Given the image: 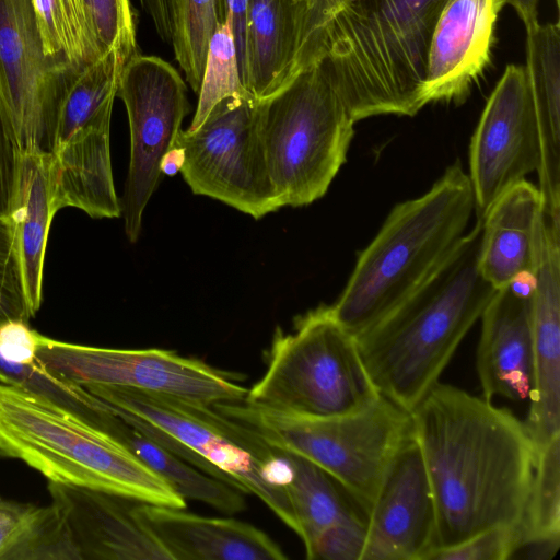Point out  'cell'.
I'll use <instances>...</instances> for the list:
<instances>
[{
    "mask_svg": "<svg viewBox=\"0 0 560 560\" xmlns=\"http://www.w3.org/2000/svg\"><path fill=\"white\" fill-rule=\"evenodd\" d=\"M411 418L434 501L433 550L520 524L537 460L525 422L506 408L439 382Z\"/></svg>",
    "mask_w": 560,
    "mask_h": 560,
    "instance_id": "obj_1",
    "label": "cell"
},
{
    "mask_svg": "<svg viewBox=\"0 0 560 560\" xmlns=\"http://www.w3.org/2000/svg\"><path fill=\"white\" fill-rule=\"evenodd\" d=\"M482 221L428 278L385 315L354 335L377 392L412 411L480 319L497 289L479 271Z\"/></svg>",
    "mask_w": 560,
    "mask_h": 560,
    "instance_id": "obj_2",
    "label": "cell"
},
{
    "mask_svg": "<svg viewBox=\"0 0 560 560\" xmlns=\"http://www.w3.org/2000/svg\"><path fill=\"white\" fill-rule=\"evenodd\" d=\"M446 1L348 0L327 25L318 58L355 122L424 107L428 51Z\"/></svg>",
    "mask_w": 560,
    "mask_h": 560,
    "instance_id": "obj_3",
    "label": "cell"
},
{
    "mask_svg": "<svg viewBox=\"0 0 560 560\" xmlns=\"http://www.w3.org/2000/svg\"><path fill=\"white\" fill-rule=\"evenodd\" d=\"M474 211L472 187L458 162L425 194L397 203L330 305L336 319L357 335L385 315L448 256Z\"/></svg>",
    "mask_w": 560,
    "mask_h": 560,
    "instance_id": "obj_4",
    "label": "cell"
},
{
    "mask_svg": "<svg viewBox=\"0 0 560 560\" xmlns=\"http://www.w3.org/2000/svg\"><path fill=\"white\" fill-rule=\"evenodd\" d=\"M0 456L25 463L48 482L186 508V500L166 480L110 435L48 400L3 383Z\"/></svg>",
    "mask_w": 560,
    "mask_h": 560,
    "instance_id": "obj_5",
    "label": "cell"
},
{
    "mask_svg": "<svg viewBox=\"0 0 560 560\" xmlns=\"http://www.w3.org/2000/svg\"><path fill=\"white\" fill-rule=\"evenodd\" d=\"M212 406L268 444L325 470L366 516L397 453L413 435L411 412L383 395L357 412L335 417L299 415L245 400Z\"/></svg>",
    "mask_w": 560,
    "mask_h": 560,
    "instance_id": "obj_6",
    "label": "cell"
},
{
    "mask_svg": "<svg viewBox=\"0 0 560 560\" xmlns=\"http://www.w3.org/2000/svg\"><path fill=\"white\" fill-rule=\"evenodd\" d=\"M355 120L316 59L257 101V127L282 207L322 198L346 161Z\"/></svg>",
    "mask_w": 560,
    "mask_h": 560,
    "instance_id": "obj_7",
    "label": "cell"
},
{
    "mask_svg": "<svg viewBox=\"0 0 560 560\" xmlns=\"http://www.w3.org/2000/svg\"><path fill=\"white\" fill-rule=\"evenodd\" d=\"M112 407L166 434L218 469L238 491L253 494L291 530L299 524L290 498L291 453L211 405L119 386H88Z\"/></svg>",
    "mask_w": 560,
    "mask_h": 560,
    "instance_id": "obj_8",
    "label": "cell"
},
{
    "mask_svg": "<svg viewBox=\"0 0 560 560\" xmlns=\"http://www.w3.org/2000/svg\"><path fill=\"white\" fill-rule=\"evenodd\" d=\"M262 376L245 401L271 409L335 417L357 412L381 394L355 337L320 305L298 317L292 331H275Z\"/></svg>",
    "mask_w": 560,
    "mask_h": 560,
    "instance_id": "obj_9",
    "label": "cell"
},
{
    "mask_svg": "<svg viewBox=\"0 0 560 560\" xmlns=\"http://www.w3.org/2000/svg\"><path fill=\"white\" fill-rule=\"evenodd\" d=\"M257 101L249 93L223 98L199 127L180 130L173 147L194 194L254 219L282 208L258 133Z\"/></svg>",
    "mask_w": 560,
    "mask_h": 560,
    "instance_id": "obj_10",
    "label": "cell"
},
{
    "mask_svg": "<svg viewBox=\"0 0 560 560\" xmlns=\"http://www.w3.org/2000/svg\"><path fill=\"white\" fill-rule=\"evenodd\" d=\"M36 357L48 371L82 387H127L211 406L242 401L248 390L240 374L164 349L98 348L38 332Z\"/></svg>",
    "mask_w": 560,
    "mask_h": 560,
    "instance_id": "obj_11",
    "label": "cell"
},
{
    "mask_svg": "<svg viewBox=\"0 0 560 560\" xmlns=\"http://www.w3.org/2000/svg\"><path fill=\"white\" fill-rule=\"evenodd\" d=\"M79 73L47 55L32 0H0V117L21 152H50Z\"/></svg>",
    "mask_w": 560,
    "mask_h": 560,
    "instance_id": "obj_12",
    "label": "cell"
},
{
    "mask_svg": "<svg viewBox=\"0 0 560 560\" xmlns=\"http://www.w3.org/2000/svg\"><path fill=\"white\" fill-rule=\"evenodd\" d=\"M116 96L126 107L130 129L129 168L120 205L126 235L133 243L163 174V160L190 106L178 71L160 57L140 52L124 66Z\"/></svg>",
    "mask_w": 560,
    "mask_h": 560,
    "instance_id": "obj_13",
    "label": "cell"
},
{
    "mask_svg": "<svg viewBox=\"0 0 560 560\" xmlns=\"http://www.w3.org/2000/svg\"><path fill=\"white\" fill-rule=\"evenodd\" d=\"M539 133L524 66L508 65L487 100L469 147L478 218L514 184L538 170Z\"/></svg>",
    "mask_w": 560,
    "mask_h": 560,
    "instance_id": "obj_14",
    "label": "cell"
},
{
    "mask_svg": "<svg viewBox=\"0 0 560 560\" xmlns=\"http://www.w3.org/2000/svg\"><path fill=\"white\" fill-rule=\"evenodd\" d=\"M434 548V501L412 435L397 453L369 510L361 560H425Z\"/></svg>",
    "mask_w": 560,
    "mask_h": 560,
    "instance_id": "obj_15",
    "label": "cell"
},
{
    "mask_svg": "<svg viewBox=\"0 0 560 560\" xmlns=\"http://www.w3.org/2000/svg\"><path fill=\"white\" fill-rule=\"evenodd\" d=\"M113 107L91 116L61 112L47 154L48 186L55 213L71 207L94 219L118 218L110 159Z\"/></svg>",
    "mask_w": 560,
    "mask_h": 560,
    "instance_id": "obj_16",
    "label": "cell"
},
{
    "mask_svg": "<svg viewBox=\"0 0 560 560\" xmlns=\"http://www.w3.org/2000/svg\"><path fill=\"white\" fill-rule=\"evenodd\" d=\"M533 381L525 425L537 452L560 435V224L542 214L532 292Z\"/></svg>",
    "mask_w": 560,
    "mask_h": 560,
    "instance_id": "obj_17",
    "label": "cell"
},
{
    "mask_svg": "<svg viewBox=\"0 0 560 560\" xmlns=\"http://www.w3.org/2000/svg\"><path fill=\"white\" fill-rule=\"evenodd\" d=\"M504 0H447L428 51L422 102H463L490 62Z\"/></svg>",
    "mask_w": 560,
    "mask_h": 560,
    "instance_id": "obj_18",
    "label": "cell"
},
{
    "mask_svg": "<svg viewBox=\"0 0 560 560\" xmlns=\"http://www.w3.org/2000/svg\"><path fill=\"white\" fill-rule=\"evenodd\" d=\"M81 560H170L133 514L138 501L101 490L48 482Z\"/></svg>",
    "mask_w": 560,
    "mask_h": 560,
    "instance_id": "obj_19",
    "label": "cell"
},
{
    "mask_svg": "<svg viewBox=\"0 0 560 560\" xmlns=\"http://www.w3.org/2000/svg\"><path fill=\"white\" fill-rule=\"evenodd\" d=\"M133 514L170 560H284L265 532L235 518L208 517L184 509L137 502Z\"/></svg>",
    "mask_w": 560,
    "mask_h": 560,
    "instance_id": "obj_20",
    "label": "cell"
},
{
    "mask_svg": "<svg viewBox=\"0 0 560 560\" xmlns=\"http://www.w3.org/2000/svg\"><path fill=\"white\" fill-rule=\"evenodd\" d=\"M533 292V291H532ZM532 292L497 289L480 319L476 369L482 398L529 397L533 381Z\"/></svg>",
    "mask_w": 560,
    "mask_h": 560,
    "instance_id": "obj_21",
    "label": "cell"
},
{
    "mask_svg": "<svg viewBox=\"0 0 560 560\" xmlns=\"http://www.w3.org/2000/svg\"><path fill=\"white\" fill-rule=\"evenodd\" d=\"M542 213L538 187L523 179L502 192L481 217L479 271L494 289L534 273Z\"/></svg>",
    "mask_w": 560,
    "mask_h": 560,
    "instance_id": "obj_22",
    "label": "cell"
},
{
    "mask_svg": "<svg viewBox=\"0 0 560 560\" xmlns=\"http://www.w3.org/2000/svg\"><path fill=\"white\" fill-rule=\"evenodd\" d=\"M525 30L524 68L540 144L538 189L546 214L560 220V24L537 22Z\"/></svg>",
    "mask_w": 560,
    "mask_h": 560,
    "instance_id": "obj_23",
    "label": "cell"
},
{
    "mask_svg": "<svg viewBox=\"0 0 560 560\" xmlns=\"http://www.w3.org/2000/svg\"><path fill=\"white\" fill-rule=\"evenodd\" d=\"M55 214L48 186L47 153L21 152L19 180L9 220L32 317L42 304L47 237Z\"/></svg>",
    "mask_w": 560,
    "mask_h": 560,
    "instance_id": "obj_24",
    "label": "cell"
},
{
    "mask_svg": "<svg viewBox=\"0 0 560 560\" xmlns=\"http://www.w3.org/2000/svg\"><path fill=\"white\" fill-rule=\"evenodd\" d=\"M295 0H250L243 85L256 100L277 91L291 75L298 35Z\"/></svg>",
    "mask_w": 560,
    "mask_h": 560,
    "instance_id": "obj_25",
    "label": "cell"
},
{
    "mask_svg": "<svg viewBox=\"0 0 560 560\" xmlns=\"http://www.w3.org/2000/svg\"><path fill=\"white\" fill-rule=\"evenodd\" d=\"M292 455L294 477L290 497L299 524L298 536L306 553L324 529L342 518L366 513L325 470L305 458Z\"/></svg>",
    "mask_w": 560,
    "mask_h": 560,
    "instance_id": "obj_26",
    "label": "cell"
},
{
    "mask_svg": "<svg viewBox=\"0 0 560 560\" xmlns=\"http://www.w3.org/2000/svg\"><path fill=\"white\" fill-rule=\"evenodd\" d=\"M529 558H552L560 542V435L537 452L533 482L518 524Z\"/></svg>",
    "mask_w": 560,
    "mask_h": 560,
    "instance_id": "obj_27",
    "label": "cell"
},
{
    "mask_svg": "<svg viewBox=\"0 0 560 560\" xmlns=\"http://www.w3.org/2000/svg\"><path fill=\"white\" fill-rule=\"evenodd\" d=\"M226 19L224 0H173L171 45L195 94L200 90L209 43Z\"/></svg>",
    "mask_w": 560,
    "mask_h": 560,
    "instance_id": "obj_28",
    "label": "cell"
},
{
    "mask_svg": "<svg viewBox=\"0 0 560 560\" xmlns=\"http://www.w3.org/2000/svg\"><path fill=\"white\" fill-rule=\"evenodd\" d=\"M0 382L48 400L100 430L112 415L107 402L48 371L38 361L18 364L0 357Z\"/></svg>",
    "mask_w": 560,
    "mask_h": 560,
    "instance_id": "obj_29",
    "label": "cell"
},
{
    "mask_svg": "<svg viewBox=\"0 0 560 560\" xmlns=\"http://www.w3.org/2000/svg\"><path fill=\"white\" fill-rule=\"evenodd\" d=\"M47 55L81 71L101 57L89 32L81 0H32Z\"/></svg>",
    "mask_w": 560,
    "mask_h": 560,
    "instance_id": "obj_30",
    "label": "cell"
},
{
    "mask_svg": "<svg viewBox=\"0 0 560 560\" xmlns=\"http://www.w3.org/2000/svg\"><path fill=\"white\" fill-rule=\"evenodd\" d=\"M245 93L248 92L241 81L235 42L226 20L209 43L198 104L188 129L199 127L223 98Z\"/></svg>",
    "mask_w": 560,
    "mask_h": 560,
    "instance_id": "obj_31",
    "label": "cell"
},
{
    "mask_svg": "<svg viewBox=\"0 0 560 560\" xmlns=\"http://www.w3.org/2000/svg\"><path fill=\"white\" fill-rule=\"evenodd\" d=\"M8 560H81L72 534L57 508H35Z\"/></svg>",
    "mask_w": 560,
    "mask_h": 560,
    "instance_id": "obj_32",
    "label": "cell"
},
{
    "mask_svg": "<svg viewBox=\"0 0 560 560\" xmlns=\"http://www.w3.org/2000/svg\"><path fill=\"white\" fill-rule=\"evenodd\" d=\"M91 37L102 56L117 49L128 61L139 54L136 18L129 0H81Z\"/></svg>",
    "mask_w": 560,
    "mask_h": 560,
    "instance_id": "obj_33",
    "label": "cell"
},
{
    "mask_svg": "<svg viewBox=\"0 0 560 560\" xmlns=\"http://www.w3.org/2000/svg\"><path fill=\"white\" fill-rule=\"evenodd\" d=\"M32 317L9 218H0V325Z\"/></svg>",
    "mask_w": 560,
    "mask_h": 560,
    "instance_id": "obj_34",
    "label": "cell"
},
{
    "mask_svg": "<svg viewBox=\"0 0 560 560\" xmlns=\"http://www.w3.org/2000/svg\"><path fill=\"white\" fill-rule=\"evenodd\" d=\"M521 546L518 524L495 526L448 548L433 550L427 560H506Z\"/></svg>",
    "mask_w": 560,
    "mask_h": 560,
    "instance_id": "obj_35",
    "label": "cell"
},
{
    "mask_svg": "<svg viewBox=\"0 0 560 560\" xmlns=\"http://www.w3.org/2000/svg\"><path fill=\"white\" fill-rule=\"evenodd\" d=\"M365 539L366 515H352L324 529L305 557L308 560H361Z\"/></svg>",
    "mask_w": 560,
    "mask_h": 560,
    "instance_id": "obj_36",
    "label": "cell"
},
{
    "mask_svg": "<svg viewBox=\"0 0 560 560\" xmlns=\"http://www.w3.org/2000/svg\"><path fill=\"white\" fill-rule=\"evenodd\" d=\"M347 2L348 0H307L299 11L296 48L291 75L319 57L324 32Z\"/></svg>",
    "mask_w": 560,
    "mask_h": 560,
    "instance_id": "obj_37",
    "label": "cell"
},
{
    "mask_svg": "<svg viewBox=\"0 0 560 560\" xmlns=\"http://www.w3.org/2000/svg\"><path fill=\"white\" fill-rule=\"evenodd\" d=\"M37 335L28 322L8 320L0 325V357L18 364L37 362Z\"/></svg>",
    "mask_w": 560,
    "mask_h": 560,
    "instance_id": "obj_38",
    "label": "cell"
},
{
    "mask_svg": "<svg viewBox=\"0 0 560 560\" xmlns=\"http://www.w3.org/2000/svg\"><path fill=\"white\" fill-rule=\"evenodd\" d=\"M21 151L0 117V218H9L20 174Z\"/></svg>",
    "mask_w": 560,
    "mask_h": 560,
    "instance_id": "obj_39",
    "label": "cell"
},
{
    "mask_svg": "<svg viewBox=\"0 0 560 560\" xmlns=\"http://www.w3.org/2000/svg\"><path fill=\"white\" fill-rule=\"evenodd\" d=\"M36 505L0 497V560H8L22 538Z\"/></svg>",
    "mask_w": 560,
    "mask_h": 560,
    "instance_id": "obj_40",
    "label": "cell"
},
{
    "mask_svg": "<svg viewBox=\"0 0 560 560\" xmlns=\"http://www.w3.org/2000/svg\"><path fill=\"white\" fill-rule=\"evenodd\" d=\"M249 1L250 0H224L228 13L226 20L235 42L242 84L245 77V46Z\"/></svg>",
    "mask_w": 560,
    "mask_h": 560,
    "instance_id": "obj_41",
    "label": "cell"
},
{
    "mask_svg": "<svg viewBox=\"0 0 560 560\" xmlns=\"http://www.w3.org/2000/svg\"><path fill=\"white\" fill-rule=\"evenodd\" d=\"M510 4L525 27H528L538 21V5L540 0H504Z\"/></svg>",
    "mask_w": 560,
    "mask_h": 560,
    "instance_id": "obj_42",
    "label": "cell"
},
{
    "mask_svg": "<svg viewBox=\"0 0 560 560\" xmlns=\"http://www.w3.org/2000/svg\"><path fill=\"white\" fill-rule=\"evenodd\" d=\"M295 2L299 4V11L305 5L307 0H295Z\"/></svg>",
    "mask_w": 560,
    "mask_h": 560,
    "instance_id": "obj_43",
    "label": "cell"
},
{
    "mask_svg": "<svg viewBox=\"0 0 560 560\" xmlns=\"http://www.w3.org/2000/svg\"><path fill=\"white\" fill-rule=\"evenodd\" d=\"M556 2L558 3V2H559V0H556Z\"/></svg>",
    "mask_w": 560,
    "mask_h": 560,
    "instance_id": "obj_44",
    "label": "cell"
}]
</instances>
